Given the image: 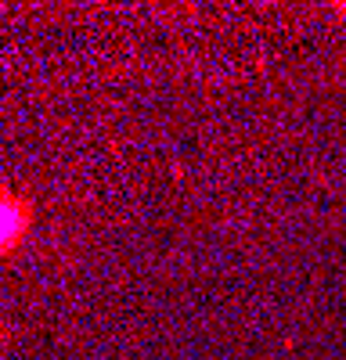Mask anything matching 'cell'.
Masks as SVG:
<instances>
[{
  "label": "cell",
  "mask_w": 346,
  "mask_h": 360,
  "mask_svg": "<svg viewBox=\"0 0 346 360\" xmlns=\"http://www.w3.org/2000/svg\"><path fill=\"white\" fill-rule=\"evenodd\" d=\"M18 231V217L11 213V209H4L0 205V242H8V238Z\"/></svg>",
  "instance_id": "obj_1"
}]
</instances>
